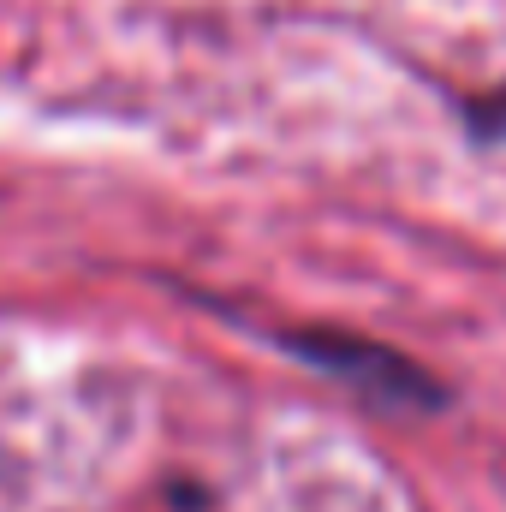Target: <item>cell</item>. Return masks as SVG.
I'll list each match as a JSON object with an SVG mask.
<instances>
[{
    "mask_svg": "<svg viewBox=\"0 0 506 512\" xmlns=\"http://www.w3.org/2000/svg\"><path fill=\"white\" fill-rule=\"evenodd\" d=\"M471 131H477V137H506V96L471 102Z\"/></svg>",
    "mask_w": 506,
    "mask_h": 512,
    "instance_id": "1",
    "label": "cell"
}]
</instances>
